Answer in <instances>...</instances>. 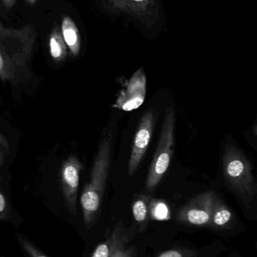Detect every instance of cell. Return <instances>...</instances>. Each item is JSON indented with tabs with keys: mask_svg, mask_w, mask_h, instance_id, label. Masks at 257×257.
I'll return each instance as SVG.
<instances>
[{
	"mask_svg": "<svg viewBox=\"0 0 257 257\" xmlns=\"http://www.w3.org/2000/svg\"><path fill=\"white\" fill-rule=\"evenodd\" d=\"M83 165L74 156L63 162L60 171L62 190L68 210L72 215H76L79 175Z\"/></svg>",
	"mask_w": 257,
	"mask_h": 257,
	"instance_id": "8",
	"label": "cell"
},
{
	"mask_svg": "<svg viewBox=\"0 0 257 257\" xmlns=\"http://www.w3.org/2000/svg\"><path fill=\"white\" fill-rule=\"evenodd\" d=\"M61 33L66 47L74 57L78 55L81 49L79 32L70 17L64 16L61 21Z\"/></svg>",
	"mask_w": 257,
	"mask_h": 257,
	"instance_id": "9",
	"label": "cell"
},
{
	"mask_svg": "<svg viewBox=\"0 0 257 257\" xmlns=\"http://www.w3.org/2000/svg\"><path fill=\"white\" fill-rule=\"evenodd\" d=\"M1 161H2V156H1V154H0V163H1Z\"/></svg>",
	"mask_w": 257,
	"mask_h": 257,
	"instance_id": "23",
	"label": "cell"
},
{
	"mask_svg": "<svg viewBox=\"0 0 257 257\" xmlns=\"http://www.w3.org/2000/svg\"><path fill=\"white\" fill-rule=\"evenodd\" d=\"M18 241L21 243V246L24 249L27 254L30 257H48L45 256L42 252L36 249L33 244H30L28 241L22 237H18Z\"/></svg>",
	"mask_w": 257,
	"mask_h": 257,
	"instance_id": "15",
	"label": "cell"
},
{
	"mask_svg": "<svg viewBox=\"0 0 257 257\" xmlns=\"http://www.w3.org/2000/svg\"><path fill=\"white\" fill-rule=\"evenodd\" d=\"M25 1L30 5H35L36 2L39 1V0H25Z\"/></svg>",
	"mask_w": 257,
	"mask_h": 257,
	"instance_id": "21",
	"label": "cell"
},
{
	"mask_svg": "<svg viewBox=\"0 0 257 257\" xmlns=\"http://www.w3.org/2000/svg\"><path fill=\"white\" fill-rule=\"evenodd\" d=\"M2 3L6 9H11L15 6L16 0H1Z\"/></svg>",
	"mask_w": 257,
	"mask_h": 257,
	"instance_id": "19",
	"label": "cell"
},
{
	"mask_svg": "<svg viewBox=\"0 0 257 257\" xmlns=\"http://www.w3.org/2000/svg\"><path fill=\"white\" fill-rule=\"evenodd\" d=\"M149 213L156 220H167L169 218L168 207L163 201L151 199L149 202Z\"/></svg>",
	"mask_w": 257,
	"mask_h": 257,
	"instance_id": "14",
	"label": "cell"
},
{
	"mask_svg": "<svg viewBox=\"0 0 257 257\" xmlns=\"http://www.w3.org/2000/svg\"><path fill=\"white\" fill-rule=\"evenodd\" d=\"M156 115L153 108L147 110L140 120L133 143L132 150L128 163V173L133 175L138 169L150 143L155 126Z\"/></svg>",
	"mask_w": 257,
	"mask_h": 257,
	"instance_id": "5",
	"label": "cell"
},
{
	"mask_svg": "<svg viewBox=\"0 0 257 257\" xmlns=\"http://www.w3.org/2000/svg\"><path fill=\"white\" fill-rule=\"evenodd\" d=\"M128 241V236L122 228L116 226L110 236L96 247L92 257H110L116 248Z\"/></svg>",
	"mask_w": 257,
	"mask_h": 257,
	"instance_id": "10",
	"label": "cell"
},
{
	"mask_svg": "<svg viewBox=\"0 0 257 257\" xmlns=\"http://www.w3.org/2000/svg\"><path fill=\"white\" fill-rule=\"evenodd\" d=\"M175 111L168 107L163 122L159 141L151 163L146 181V188L152 191L161 182L170 166L175 145Z\"/></svg>",
	"mask_w": 257,
	"mask_h": 257,
	"instance_id": "4",
	"label": "cell"
},
{
	"mask_svg": "<svg viewBox=\"0 0 257 257\" xmlns=\"http://www.w3.org/2000/svg\"><path fill=\"white\" fill-rule=\"evenodd\" d=\"M232 220V213L223 201L216 195L211 211L210 226L214 228L227 227Z\"/></svg>",
	"mask_w": 257,
	"mask_h": 257,
	"instance_id": "11",
	"label": "cell"
},
{
	"mask_svg": "<svg viewBox=\"0 0 257 257\" xmlns=\"http://www.w3.org/2000/svg\"><path fill=\"white\" fill-rule=\"evenodd\" d=\"M50 54L55 62L63 61L67 56V47L63 40L61 30L58 26L54 25L48 40Z\"/></svg>",
	"mask_w": 257,
	"mask_h": 257,
	"instance_id": "12",
	"label": "cell"
},
{
	"mask_svg": "<svg viewBox=\"0 0 257 257\" xmlns=\"http://www.w3.org/2000/svg\"><path fill=\"white\" fill-rule=\"evenodd\" d=\"M194 253L193 251L186 250H179V249H173V250H166L163 253H160L157 257H194Z\"/></svg>",
	"mask_w": 257,
	"mask_h": 257,
	"instance_id": "16",
	"label": "cell"
},
{
	"mask_svg": "<svg viewBox=\"0 0 257 257\" xmlns=\"http://www.w3.org/2000/svg\"><path fill=\"white\" fill-rule=\"evenodd\" d=\"M134 2H137V3H140V2L146 1V0H134Z\"/></svg>",
	"mask_w": 257,
	"mask_h": 257,
	"instance_id": "22",
	"label": "cell"
},
{
	"mask_svg": "<svg viewBox=\"0 0 257 257\" xmlns=\"http://www.w3.org/2000/svg\"><path fill=\"white\" fill-rule=\"evenodd\" d=\"M6 211H7V202H6V197L3 193H0V220L6 217Z\"/></svg>",
	"mask_w": 257,
	"mask_h": 257,
	"instance_id": "18",
	"label": "cell"
},
{
	"mask_svg": "<svg viewBox=\"0 0 257 257\" xmlns=\"http://www.w3.org/2000/svg\"><path fill=\"white\" fill-rule=\"evenodd\" d=\"M215 196V193L211 191L196 196L178 213V220L193 226L210 225Z\"/></svg>",
	"mask_w": 257,
	"mask_h": 257,
	"instance_id": "6",
	"label": "cell"
},
{
	"mask_svg": "<svg viewBox=\"0 0 257 257\" xmlns=\"http://www.w3.org/2000/svg\"><path fill=\"white\" fill-rule=\"evenodd\" d=\"M223 174L226 184L244 202L253 200L256 193L252 166L239 149L229 145L223 157Z\"/></svg>",
	"mask_w": 257,
	"mask_h": 257,
	"instance_id": "3",
	"label": "cell"
},
{
	"mask_svg": "<svg viewBox=\"0 0 257 257\" xmlns=\"http://www.w3.org/2000/svg\"><path fill=\"white\" fill-rule=\"evenodd\" d=\"M146 93V77L143 69H139L127 81L121 90L113 108L131 111L141 106Z\"/></svg>",
	"mask_w": 257,
	"mask_h": 257,
	"instance_id": "7",
	"label": "cell"
},
{
	"mask_svg": "<svg viewBox=\"0 0 257 257\" xmlns=\"http://www.w3.org/2000/svg\"><path fill=\"white\" fill-rule=\"evenodd\" d=\"M35 38L33 26L17 30L6 28L0 22V78L14 77L17 68L24 65L31 54Z\"/></svg>",
	"mask_w": 257,
	"mask_h": 257,
	"instance_id": "2",
	"label": "cell"
},
{
	"mask_svg": "<svg viewBox=\"0 0 257 257\" xmlns=\"http://www.w3.org/2000/svg\"><path fill=\"white\" fill-rule=\"evenodd\" d=\"M0 145H3L4 148H9V143L7 140L0 134Z\"/></svg>",
	"mask_w": 257,
	"mask_h": 257,
	"instance_id": "20",
	"label": "cell"
},
{
	"mask_svg": "<svg viewBox=\"0 0 257 257\" xmlns=\"http://www.w3.org/2000/svg\"><path fill=\"white\" fill-rule=\"evenodd\" d=\"M150 200V196L143 195L137 197L133 203V215H134V220L140 226V231L144 230L147 226Z\"/></svg>",
	"mask_w": 257,
	"mask_h": 257,
	"instance_id": "13",
	"label": "cell"
},
{
	"mask_svg": "<svg viewBox=\"0 0 257 257\" xmlns=\"http://www.w3.org/2000/svg\"><path fill=\"white\" fill-rule=\"evenodd\" d=\"M112 148L111 138L104 136L94 162L90 182L84 187L81 193L80 202L84 225L87 228L93 226L99 214L110 171Z\"/></svg>",
	"mask_w": 257,
	"mask_h": 257,
	"instance_id": "1",
	"label": "cell"
},
{
	"mask_svg": "<svg viewBox=\"0 0 257 257\" xmlns=\"http://www.w3.org/2000/svg\"><path fill=\"white\" fill-rule=\"evenodd\" d=\"M127 244H122L113 252L110 257H133L134 251L132 248H125Z\"/></svg>",
	"mask_w": 257,
	"mask_h": 257,
	"instance_id": "17",
	"label": "cell"
}]
</instances>
